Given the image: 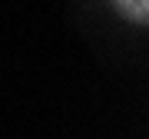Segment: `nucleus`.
<instances>
[{
    "label": "nucleus",
    "instance_id": "nucleus-1",
    "mask_svg": "<svg viewBox=\"0 0 149 139\" xmlns=\"http://www.w3.org/2000/svg\"><path fill=\"white\" fill-rule=\"evenodd\" d=\"M116 7L136 23H146V17H149V0H116Z\"/></svg>",
    "mask_w": 149,
    "mask_h": 139
}]
</instances>
